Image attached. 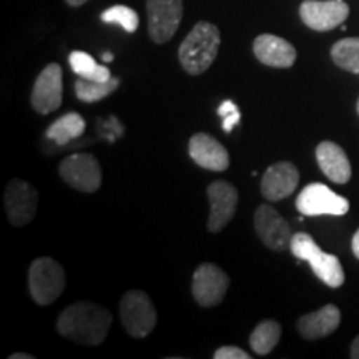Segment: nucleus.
Segmentation results:
<instances>
[{"mask_svg": "<svg viewBox=\"0 0 359 359\" xmlns=\"http://www.w3.org/2000/svg\"><path fill=\"white\" fill-rule=\"evenodd\" d=\"M120 320L132 338H145L156 325V313L143 291L132 290L120 302Z\"/></svg>", "mask_w": 359, "mask_h": 359, "instance_id": "nucleus-5", "label": "nucleus"}, {"mask_svg": "<svg viewBox=\"0 0 359 359\" xmlns=\"http://www.w3.org/2000/svg\"><path fill=\"white\" fill-rule=\"evenodd\" d=\"M351 358L353 359H359V336L356 339L353 341V346H351Z\"/></svg>", "mask_w": 359, "mask_h": 359, "instance_id": "nucleus-29", "label": "nucleus"}, {"mask_svg": "<svg viewBox=\"0 0 359 359\" xmlns=\"http://www.w3.org/2000/svg\"><path fill=\"white\" fill-rule=\"evenodd\" d=\"M183 0H147L148 35L155 43H167L177 34Z\"/></svg>", "mask_w": 359, "mask_h": 359, "instance_id": "nucleus-8", "label": "nucleus"}, {"mask_svg": "<svg viewBox=\"0 0 359 359\" xmlns=\"http://www.w3.org/2000/svg\"><path fill=\"white\" fill-rule=\"evenodd\" d=\"M188 154L196 165L212 172H224L230 167V155L228 150L217 138L206 133H196L190 138Z\"/></svg>", "mask_w": 359, "mask_h": 359, "instance_id": "nucleus-16", "label": "nucleus"}, {"mask_svg": "<svg viewBox=\"0 0 359 359\" xmlns=\"http://www.w3.org/2000/svg\"><path fill=\"white\" fill-rule=\"evenodd\" d=\"M102 58H103V60H105V62H111V60H114V53L105 52V53H103V55H102Z\"/></svg>", "mask_w": 359, "mask_h": 359, "instance_id": "nucleus-32", "label": "nucleus"}, {"mask_svg": "<svg viewBox=\"0 0 359 359\" xmlns=\"http://www.w3.org/2000/svg\"><path fill=\"white\" fill-rule=\"evenodd\" d=\"M111 326V314L105 306L80 302L67 306L57 320V333L74 343L98 346Z\"/></svg>", "mask_w": 359, "mask_h": 359, "instance_id": "nucleus-1", "label": "nucleus"}, {"mask_svg": "<svg viewBox=\"0 0 359 359\" xmlns=\"http://www.w3.org/2000/svg\"><path fill=\"white\" fill-rule=\"evenodd\" d=\"M58 173L67 185L83 193H95L102 185V168L90 154L67 156L58 167Z\"/></svg>", "mask_w": 359, "mask_h": 359, "instance_id": "nucleus-7", "label": "nucleus"}, {"mask_svg": "<svg viewBox=\"0 0 359 359\" xmlns=\"http://www.w3.org/2000/svg\"><path fill=\"white\" fill-rule=\"evenodd\" d=\"M118 85L120 80L116 77H111L107 82H95V80H85L79 77L77 82H75V93H77L79 100L85 103H93L103 100L110 93H114L118 88Z\"/></svg>", "mask_w": 359, "mask_h": 359, "instance_id": "nucleus-24", "label": "nucleus"}, {"mask_svg": "<svg viewBox=\"0 0 359 359\" xmlns=\"http://www.w3.org/2000/svg\"><path fill=\"white\" fill-rule=\"evenodd\" d=\"M296 208L304 217H343L349 212V201L323 183H311L298 195Z\"/></svg>", "mask_w": 359, "mask_h": 359, "instance_id": "nucleus-6", "label": "nucleus"}, {"mask_svg": "<svg viewBox=\"0 0 359 359\" xmlns=\"http://www.w3.org/2000/svg\"><path fill=\"white\" fill-rule=\"evenodd\" d=\"M228 286L230 278L217 264L203 263L193 273V298L203 308H212L222 303Z\"/></svg>", "mask_w": 359, "mask_h": 359, "instance_id": "nucleus-10", "label": "nucleus"}, {"mask_svg": "<svg viewBox=\"0 0 359 359\" xmlns=\"http://www.w3.org/2000/svg\"><path fill=\"white\" fill-rule=\"evenodd\" d=\"M29 290L32 299L40 306H48L65 290L64 268L52 258H37L29 269Z\"/></svg>", "mask_w": 359, "mask_h": 359, "instance_id": "nucleus-4", "label": "nucleus"}, {"mask_svg": "<svg viewBox=\"0 0 359 359\" xmlns=\"http://www.w3.org/2000/svg\"><path fill=\"white\" fill-rule=\"evenodd\" d=\"M331 58L339 69L359 74V37L338 40L331 47Z\"/></svg>", "mask_w": 359, "mask_h": 359, "instance_id": "nucleus-23", "label": "nucleus"}, {"mask_svg": "<svg viewBox=\"0 0 359 359\" xmlns=\"http://www.w3.org/2000/svg\"><path fill=\"white\" fill-rule=\"evenodd\" d=\"M281 338V325L278 321L264 320L255 327L250 336V346L258 356H266L275 349Z\"/></svg>", "mask_w": 359, "mask_h": 359, "instance_id": "nucleus-21", "label": "nucleus"}, {"mask_svg": "<svg viewBox=\"0 0 359 359\" xmlns=\"http://www.w3.org/2000/svg\"><path fill=\"white\" fill-rule=\"evenodd\" d=\"M316 160L321 172L331 182L344 185L351 178V163H349V158L344 154L343 148L336 145V143L321 142L316 147Z\"/></svg>", "mask_w": 359, "mask_h": 359, "instance_id": "nucleus-18", "label": "nucleus"}, {"mask_svg": "<svg viewBox=\"0 0 359 359\" xmlns=\"http://www.w3.org/2000/svg\"><path fill=\"white\" fill-rule=\"evenodd\" d=\"M299 183V172L291 161H280V163L268 167L262 178V195L268 201H280L290 196Z\"/></svg>", "mask_w": 359, "mask_h": 359, "instance_id": "nucleus-15", "label": "nucleus"}, {"mask_svg": "<svg viewBox=\"0 0 359 359\" xmlns=\"http://www.w3.org/2000/svg\"><path fill=\"white\" fill-rule=\"evenodd\" d=\"M356 109H358V114H359V98H358V105H356Z\"/></svg>", "mask_w": 359, "mask_h": 359, "instance_id": "nucleus-33", "label": "nucleus"}, {"mask_svg": "<svg viewBox=\"0 0 359 359\" xmlns=\"http://www.w3.org/2000/svg\"><path fill=\"white\" fill-rule=\"evenodd\" d=\"M222 35L217 25L201 20L180 43V64L190 75H201L212 67L218 55Z\"/></svg>", "mask_w": 359, "mask_h": 359, "instance_id": "nucleus-2", "label": "nucleus"}, {"mask_svg": "<svg viewBox=\"0 0 359 359\" xmlns=\"http://www.w3.org/2000/svg\"><path fill=\"white\" fill-rule=\"evenodd\" d=\"M67 4H69L70 7H80V6H83V4H87L88 0H65Z\"/></svg>", "mask_w": 359, "mask_h": 359, "instance_id": "nucleus-31", "label": "nucleus"}, {"mask_svg": "<svg viewBox=\"0 0 359 359\" xmlns=\"http://www.w3.org/2000/svg\"><path fill=\"white\" fill-rule=\"evenodd\" d=\"M255 230L264 246L273 251H285L290 248L293 231L290 223L273 208L271 205H259L255 213Z\"/></svg>", "mask_w": 359, "mask_h": 359, "instance_id": "nucleus-13", "label": "nucleus"}, {"mask_svg": "<svg viewBox=\"0 0 359 359\" xmlns=\"http://www.w3.org/2000/svg\"><path fill=\"white\" fill-rule=\"evenodd\" d=\"M69 64L72 67V70H74L80 79L95 80V82H107V80L111 79V72L107 69V67L98 65L95 58L88 55L87 52H72L69 57Z\"/></svg>", "mask_w": 359, "mask_h": 359, "instance_id": "nucleus-22", "label": "nucleus"}, {"mask_svg": "<svg viewBox=\"0 0 359 359\" xmlns=\"http://www.w3.org/2000/svg\"><path fill=\"white\" fill-rule=\"evenodd\" d=\"M100 19L105 24H118L122 25L123 30H127L128 34H133L138 29V15L133 8L127 6H114L107 11L102 12Z\"/></svg>", "mask_w": 359, "mask_h": 359, "instance_id": "nucleus-25", "label": "nucleus"}, {"mask_svg": "<svg viewBox=\"0 0 359 359\" xmlns=\"http://www.w3.org/2000/svg\"><path fill=\"white\" fill-rule=\"evenodd\" d=\"M349 15V6L344 0H304L299 6L303 24L316 32H330L343 25Z\"/></svg>", "mask_w": 359, "mask_h": 359, "instance_id": "nucleus-9", "label": "nucleus"}, {"mask_svg": "<svg viewBox=\"0 0 359 359\" xmlns=\"http://www.w3.org/2000/svg\"><path fill=\"white\" fill-rule=\"evenodd\" d=\"M34 356H30V354H24V353H15V354H11L8 359H32Z\"/></svg>", "mask_w": 359, "mask_h": 359, "instance_id": "nucleus-30", "label": "nucleus"}, {"mask_svg": "<svg viewBox=\"0 0 359 359\" xmlns=\"http://www.w3.org/2000/svg\"><path fill=\"white\" fill-rule=\"evenodd\" d=\"M290 250L298 262L309 263L314 275L330 288H339L344 283V271L338 257L321 251L308 233H294Z\"/></svg>", "mask_w": 359, "mask_h": 359, "instance_id": "nucleus-3", "label": "nucleus"}, {"mask_svg": "<svg viewBox=\"0 0 359 359\" xmlns=\"http://www.w3.org/2000/svg\"><path fill=\"white\" fill-rule=\"evenodd\" d=\"M215 359H250L251 356L248 353H245L241 348L236 346H223L215 351Z\"/></svg>", "mask_w": 359, "mask_h": 359, "instance_id": "nucleus-26", "label": "nucleus"}, {"mask_svg": "<svg viewBox=\"0 0 359 359\" xmlns=\"http://www.w3.org/2000/svg\"><path fill=\"white\" fill-rule=\"evenodd\" d=\"M4 203L8 222L13 226H24L32 222L37 213L39 191L24 180L13 178L6 188Z\"/></svg>", "mask_w": 359, "mask_h": 359, "instance_id": "nucleus-11", "label": "nucleus"}, {"mask_svg": "<svg viewBox=\"0 0 359 359\" xmlns=\"http://www.w3.org/2000/svg\"><path fill=\"white\" fill-rule=\"evenodd\" d=\"M240 118H241V114H240V109L231 111V114H228L226 116H223V130L224 133H231L233 127H236L238 123H240Z\"/></svg>", "mask_w": 359, "mask_h": 359, "instance_id": "nucleus-27", "label": "nucleus"}, {"mask_svg": "<svg viewBox=\"0 0 359 359\" xmlns=\"http://www.w3.org/2000/svg\"><path fill=\"white\" fill-rule=\"evenodd\" d=\"M255 57L273 69H290L296 62V48L288 40L273 34H262L253 42Z\"/></svg>", "mask_w": 359, "mask_h": 359, "instance_id": "nucleus-17", "label": "nucleus"}, {"mask_svg": "<svg viewBox=\"0 0 359 359\" xmlns=\"http://www.w3.org/2000/svg\"><path fill=\"white\" fill-rule=\"evenodd\" d=\"M341 311L334 304H326L318 311L304 314L298 320V331L304 339H320L338 330Z\"/></svg>", "mask_w": 359, "mask_h": 359, "instance_id": "nucleus-19", "label": "nucleus"}, {"mask_svg": "<svg viewBox=\"0 0 359 359\" xmlns=\"http://www.w3.org/2000/svg\"><path fill=\"white\" fill-rule=\"evenodd\" d=\"M62 95H64L62 67L58 64H48L35 80L30 103L37 114L48 115L60 109Z\"/></svg>", "mask_w": 359, "mask_h": 359, "instance_id": "nucleus-12", "label": "nucleus"}, {"mask_svg": "<svg viewBox=\"0 0 359 359\" xmlns=\"http://www.w3.org/2000/svg\"><path fill=\"white\" fill-rule=\"evenodd\" d=\"M85 132V120L82 115L75 114V111H70V114H65L64 116L55 120L50 127L45 132V137L48 140H53L55 143H60V145H65L75 138L82 137Z\"/></svg>", "mask_w": 359, "mask_h": 359, "instance_id": "nucleus-20", "label": "nucleus"}, {"mask_svg": "<svg viewBox=\"0 0 359 359\" xmlns=\"http://www.w3.org/2000/svg\"><path fill=\"white\" fill-rule=\"evenodd\" d=\"M206 193L210 200V217L206 226L210 233H218L230 223L236 212L238 190L231 183L218 180L208 187Z\"/></svg>", "mask_w": 359, "mask_h": 359, "instance_id": "nucleus-14", "label": "nucleus"}, {"mask_svg": "<svg viewBox=\"0 0 359 359\" xmlns=\"http://www.w3.org/2000/svg\"><path fill=\"white\" fill-rule=\"evenodd\" d=\"M351 246H353V253L356 255V258L359 259V230L354 233V236H353V243H351Z\"/></svg>", "mask_w": 359, "mask_h": 359, "instance_id": "nucleus-28", "label": "nucleus"}]
</instances>
